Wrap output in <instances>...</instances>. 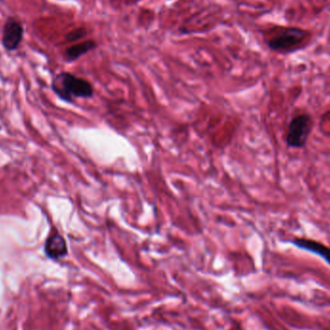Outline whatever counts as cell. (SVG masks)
Segmentation results:
<instances>
[{
	"label": "cell",
	"mask_w": 330,
	"mask_h": 330,
	"mask_svg": "<svg viewBox=\"0 0 330 330\" xmlns=\"http://www.w3.org/2000/svg\"><path fill=\"white\" fill-rule=\"evenodd\" d=\"M45 252L51 259H61L68 254L66 241L55 229H52L45 243Z\"/></svg>",
	"instance_id": "6"
},
{
	"label": "cell",
	"mask_w": 330,
	"mask_h": 330,
	"mask_svg": "<svg viewBox=\"0 0 330 330\" xmlns=\"http://www.w3.org/2000/svg\"><path fill=\"white\" fill-rule=\"evenodd\" d=\"M23 36L24 27L21 21L16 17L9 16L2 28L1 44L3 49L7 52L17 51L23 41Z\"/></svg>",
	"instance_id": "3"
},
{
	"label": "cell",
	"mask_w": 330,
	"mask_h": 330,
	"mask_svg": "<svg viewBox=\"0 0 330 330\" xmlns=\"http://www.w3.org/2000/svg\"><path fill=\"white\" fill-rule=\"evenodd\" d=\"M304 38V33L299 29H290L283 34L274 37L268 42V47L272 51H289L298 45Z\"/></svg>",
	"instance_id": "4"
},
{
	"label": "cell",
	"mask_w": 330,
	"mask_h": 330,
	"mask_svg": "<svg viewBox=\"0 0 330 330\" xmlns=\"http://www.w3.org/2000/svg\"><path fill=\"white\" fill-rule=\"evenodd\" d=\"M289 243L299 249L321 257L327 264L330 265V247L325 243L307 238H294L293 240L289 241Z\"/></svg>",
	"instance_id": "5"
},
{
	"label": "cell",
	"mask_w": 330,
	"mask_h": 330,
	"mask_svg": "<svg viewBox=\"0 0 330 330\" xmlns=\"http://www.w3.org/2000/svg\"><path fill=\"white\" fill-rule=\"evenodd\" d=\"M87 35V30L84 27H78L75 28L71 31H69V33H67L65 36V40L67 42L72 43V42H76L82 38H84Z\"/></svg>",
	"instance_id": "9"
},
{
	"label": "cell",
	"mask_w": 330,
	"mask_h": 330,
	"mask_svg": "<svg viewBox=\"0 0 330 330\" xmlns=\"http://www.w3.org/2000/svg\"><path fill=\"white\" fill-rule=\"evenodd\" d=\"M315 121L311 113L300 111L295 113L289 121L285 142L289 148L302 149L304 148L314 130Z\"/></svg>",
	"instance_id": "2"
},
{
	"label": "cell",
	"mask_w": 330,
	"mask_h": 330,
	"mask_svg": "<svg viewBox=\"0 0 330 330\" xmlns=\"http://www.w3.org/2000/svg\"><path fill=\"white\" fill-rule=\"evenodd\" d=\"M52 88L61 100L69 104L74 103L75 99H91L94 96V87L90 81L68 71L54 76Z\"/></svg>",
	"instance_id": "1"
},
{
	"label": "cell",
	"mask_w": 330,
	"mask_h": 330,
	"mask_svg": "<svg viewBox=\"0 0 330 330\" xmlns=\"http://www.w3.org/2000/svg\"><path fill=\"white\" fill-rule=\"evenodd\" d=\"M319 128L323 135H326L330 138V108L322 114Z\"/></svg>",
	"instance_id": "8"
},
{
	"label": "cell",
	"mask_w": 330,
	"mask_h": 330,
	"mask_svg": "<svg viewBox=\"0 0 330 330\" xmlns=\"http://www.w3.org/2000/svg\"><path fill=\"white\" fill-rule=\"evenodd\" d=\"M98 44L94 40H86L67 48L64 52V58L67 62H73L88 52L97 49Z\"/></svg>",
	"instance_id": "7"
}]
</instances>
